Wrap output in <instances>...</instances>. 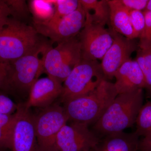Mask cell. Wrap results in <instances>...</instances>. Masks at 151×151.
Masks as SVG:
<instances>
[{
  "mask_svg": "<svg viewBox=\"0 0 151 151\" xmlns=\"http://www.w3.org/2000/svg\"><path fill=\"white\" fill-rule=\"evenodd\" d=\"M54 13L52 18L63 17L72 13L78 8L80 2L78 0H52Z\"/></svg>",
  "mask_w": 151,
  "mask_h": 151,
  "instance_id": "7402d4cb",
  "label": "cell"
},
{
  "mask_svg": "<svg viewBox=\"0 0 151 151\" xmlns=\"http://www.w3.org/2000/svg\"><path fill=\"white\" fill-rule=\"evenodd\" d=\"M114 83L118 94L145 89V82L142 72L136 60L126 61L115 73Z\"/></svg>",
  "mask_w": 151,
  "mask_h": 151,
  "instance_id": "5bb4252c",
  "label": "cell"
},
{
  "mask_svg": "<svg viewBox=\"0 0 151 151\" xmlns=\"http://www.w3.org/2000/svg\"><path fill=\"white\" fill-rule=\"evenodd\" d=\"M139 137L123 132L106 135L92 151H139Z\"/></svg>",
  "mask_w": 151,
  "mask_h": 151,
  "instance_id": "9a60e30c",
  "label": "cell"
},
{
  "mask_svg": "<svg viewBox=\"0 0 151 151\" xmlns=\"http://www.w3.org/2000/svg\"><path fill=\"white\" fill-rule=\"evenodd\" d=\"M12 139V151H39L35 128L34 116L24 104L18 105Z\"/></svg>",
  "mask_w": 151,
  "mask_h": 151,
  "instance_id": "7c38bea8",
  "label": "cell"
},
{
  "mask_svg": "<svg viewBox=\"0 0 151 151\" xmlns=\"http://www.w3.org/2000/svg\"><path fill=\"white\" fill-rule=\"evenodd\" d=\"M85 23L86 14L80 3L78 8L66 16L52 18L46 22H33V26L39 35L58 44L75 37L83 29Z\"/></svg>",
  "mask_w": 151,
  "mask_h": 151,
  "instance_id": "ba28073f",
  "label": "cell"
},
{
  "mask_svg": "<svg viewBox=\"0 0 151 151\" xmlns=\"http://www.w3.org/2000/svg\"><path fill=\"white\" fill-rule=\"evenodd\" d=\"M139 150L140 151H151V134L139 141Z\"/></svg>",
  "mask_w": 151,
  "mask_h": 151,
  "instance_id": "f1b7e54d",
  "label": "cell"
},
{
  "mask_svg": "<svg viewBox=\"0 0 151 151\" xmlns=\"http://www.w3.org/2000/svg\"><path fill=\"white\" fill-rule=\"evenodd\" d=\"M86 13V20L95 24L104 26L110 22V9L108 1L81 0L79 1Z\"/></svg>",
  "mask_w": 151,
  "mask_h": 151,
  "instance_id": "e0dca14e",
  "label": "cell"
},
{
  "mask_svg": "<svg viewBox=\"0 0 151 151\" xmlns=\"http://www.w3.org/2000/svg\"><path fill=\"white\" fill-rule=\"evenodd\" d=\"M8 64L0 62V90L6 92Z\"/></svg>",
  "mask_w": 151,
  "mask_h": 151,
  "instance_id": "83f0119b",
  "label": "cell"
},
{
  "mask_svg": "<svg viewBox=\"0 0 151 151\" xmlns=\"http://www.w3.org/2000/svg\"><path fill=\"white\" fill-rule=\"evenodd\" d=\"M16 114H0V150H12L13 132Z\"/></svg>",
  "mask_w": 151,
  "mask_h": 151,
  "instance_id": "d6986e66",
  "label": "cell"
},
{
  "mask_svg": "<svg viewBox=\"0 0 151 151\" xmlns=\"http://www.w3.org/2000/svg\"><path fill=\"white\" fill-rule=\"evenodd\" d=\"M4 92L0 90V114L12 115L16 112L18 105Z\"/></svg>",
  "mask_w": 151,
  "mask_h": 151,
  "instance_id": "d4e9b609",
  "label": "cell"
},
{
  "mask_svg": "<svg viewBox=\"0 0 151 151\" xmlns=\"http://www.w3.org/2000/svg\"><path fill=\"white\" fill-rule=\"evenodd\" d=\"M143 89L118 94L94 123V130L106 136L132 127L143 105Z\"/></svg>",
  "mask_w": 151,
  "mask_h": 151,
  "instance_id": "7a4b0ae2",
  "label": "cell"
},
{
  "mask_svg": "<svg viewBox=\"0 0 151 151\" xmlns=\"http://www.w3.org/2000/svg\"><path fill=\"white\" fill-rule=\"evenodd\" d=\"M145 10L151 11V0H149Z\"/></svg>",
  "mask_w": 151,
  "mask_h": 151,
  "instance_id": "f546056e",
  "label": "cell"
},
{
  "mask_svg": "<svg viewBox=\"0 0 151 151\" xmlns=\"http://www.w3.org/2000/svg\"><path fill=\"white\" fill-rule=\"evenodd\" d=\"M33 26L10 17L0 31V62L9 64L45 44Z\"/></svg>",
  "mask_w": 151,
  "mask_h": 151,
  "instance_id": "3957f363",
  "label": "cell"
},
{
  "mask_svg": "<svg viewBox=\"0 0 151 151\" xmlns=\"http://www.w3.org/2000/svg\"><path fill=\"white\" fill-rule=\"evenodd\" d=\"M88 126L74 122L65 124L57 136V151H92L100 140Z\"/></svg>",
  "mask_w": 151,
  "mask_h": 151,
  "instance_id": "30bf717a",
  "label": "cell"
},
{
  "mask_svg": "<svg viewBox=\"0 0 151 151\" xmlns=\"http://www.w3.org/2000/svg\"><path fill=\"white\" fill-rule=\"evenodd\" d=\"M118 95L114 83L104 79L94 90L64 103L68 121L89 125L95 123Z\"/></svg>",
  "mask_w": 151,
  "mask_h": 151,
  "instance_id": "6da1fadb",
  "label": "cell"
},
{
  "mask_svg": "<svg viewBox=\"0 0 151 151\" xmlns=\"http://www.w3.org/2000/svg\"><path fill=\"white\" fill-rule=\"evenodd\" d=\"M29 9L33 17V22L47 21L54 15V6L50 0L29 1Z\"/></svg>",
  "mask_w": 151,
  "mask_h": 151,
  "instance_id": "ffe728a7",
  "label": "cell"
},
{
  "mask_svg": "<svg viewBox=\"0 0 151 151\" xmlns=\"http://www.w3.org/2000/svg\"><path fill=\"white\" fill-rule=\"evenodd\" d=\"M62 83L54 78L47 76L39 78L30 89L28 99L25 107L45 108L52 105L53 102L62 94Z\"/></svg>",
  "mask_w": 151,
  "mask_h": 151,
  "instance_id": "4fadbf2b",
  "label": "cell"
},
{
  "mask_svg": "<svg viewBox=\"0 0 151 151\" xmlns=\"http://www.w3.org/2000/svg\"><path fill=\"white\" fill-rule=\"evenodd\" d=\"M42 58L44 72L62 83L82 59L79 40L73 37L55 47L50 46Z\"/></svg>",
  "mask_w": 151,
  "mask_h": 151,
  "instance_id": "5b68a950",
  "label": "cell"
},
{
  "mask_svg": "<svg viewBox=\"0 0 151 151\" xmlns=\"http://www.w3.org/2000/svg\"><path fill=\"white\" fill-rule=\"evenodd\" d=\"M50 46L45 43L32 52L9 63L6 92L29 93L33 84L44 72L43 55L40 58V55Z\"/></svg>",
  "mask_w": 151,
  "mask_h": 151,
  "instance_id": "277c9868",
  "label": "cell"
},
{
  "mask_svg": "<svg viewBox=\"0 0 151 151\" xmlns=\"http://www.w3.org/2000/svg\"><path fill=\"white\" fill-rule=\"evenodd\" d=\"M81 58L88 60H102L113 42L110 30L104 26L86 20L85 26L79 33Z\"/></svg>",
  "mask_w": 151,
  "mask_h": 151,
  "instance_id": "9c48e42d",
  "label": "cell"
},
{
  "mask_svg": "<svg viewBox=\"0 0 151 151\" xmlns=\"http://www.w3.org/2000/svg\"><path fill=\"white\" fill-rule=\"evenodd\" d=\"M112 29L130 39L137 38L130 21L129 11L120 0L108 1Z\"/></svg>",
  "mask_w": 151,
  "mask_h": 151,
  "instance_id": "2e32d148",
  "label": "cell"
},
{
  "mask_svg": "<svg viewBox=\"0 0 151 151\" xmlns=\"http://www.w3.org/2000/svg\"><path fill=\"white\" fill-rule=\"evenodd\" d=\"M130 21L137 38H140L145 27V17L142 11H129Z\"/></svg>",
  "mask_w": 151,
  "mask_h": 151,
  "instance_id": "cb8c5ba5",
  "label": "cell"
},
{
  "mask_svg": "<svg viewBox=\"0 0 151 151\" xmlns=\"http://www.w3.org/2000/svg\"><path fill=\"white\" fill-rule=\"evenodd\" d=\"M136 131L139 137H143L151 134V101L143 105L136 119Z\"/></svg>",
  "mask_w": 151,
  "mask_h": 151,
  "instance_id": "44dd1931",
  "label": "cell"
},
{
  "mask_svg": "<svg viewBox=\"0 0 151 151\" xmlns=\"http://www.w3.org/2000/svg\"><path fill=\"white\" fill-rule=\"evenodd\" d=\"M68 121L63 107L57 105L44 108L37 116H34L39 151H58L55 145L57 136Z\"/></svg>",
  "mask_w": 151,
  "mask_h": 151,
  "instance_id": "52a82bcc",
  "label": "cell"
},
{
  "mask_svg": "<svg viewBox=\"0 0 151 151\" xmlns=\"http://www.w3.org/2000/svg\"><path fill=\"white\" fill-rule=\"evenodd\" d=\"M124 6L129 11L145 10L149 0H120Z\"/></svg>",
  "mask_w": 151,
  "mask_h": 151,
  "instance_id": "484cf974",
  "label": "cell"
},
{
  "mask_svg": "<svg viewBox=\"0 0 151 151\" xmlns=\"http://www.w3.org/2000/svg\"><path fill=\"white\" fill-rule=\"evenodd\" d=\"M106 79L97 60L81 59L65 79L60 98L63 103L87 94Z\"/></svg>",
  "mask_w": 151,
  "mask_h": 151,
  "instance_id": "8992f818",
  "label": "cell"
},
{
  "mask_svg": "<svg viewBox=\"0 0 151 151\" xmlns=\"http://www.w3.org/2000/svg\"><path fill=\"white\" fill-rule=\"evenodd\" d=\"M110 31L113 42L103 57L101 65L105 78L112 79L119 68L130 59L133 52L137 51L139 46L135 39L126 37L112 29Z\"/></svg>",
  "mask_w": 151,
  "mask_h": 151,
  "instance_id": "8fae6325",
  "label": "cell"
},
{
  "mask_svg": "<svg viewBox=\"0 0 151 151\" xmlns=\"http://www.w3.org/2000/svg\"></svg>",
  "mask_w": 151,
  "mask_h": 151,
  "instance_id": "4dcf8cb0",
  "label": "cell"
},
{
  "mask_svg": "<svg viewBox=\"0 0 151 151\" xmlns=\"http://www.w3.org/2000/svg\"><path fill=\"white\" fill-rule=\"evenodd\" d=\"M11 11L12 17L20 20L29 12L26 2L23 0H5Z\"/></svg>",
  "mask_w": 151,
  "mask_h": 151,
  "instance_id": "603a6c76",
  "label": "cell"
},
{
  "mask_svg": "<svg viewBox=\"0 0 151 151\" xmlns=\"http://www.w3.org/2000/svg\"><path fill=\"white\" fill-rule=\"evenodd\" d=\"M11 16L10 10L5 0H0V31L7 24Z\"/></svg>",
  "mask_w": 151,
  "mask_h": 151,
  "instance_id": "4316f807",
  "label": "cell"
},
{
  "mask_svg": "<svg viewBox=\"0 0 151 151\" xmlns=\"http://www.w3.org/2000/svg\"><path fill=\"white\" fill-rule=\"evenodd\" d=\"M135 60L142 72L148 97L151 99V46H139Z\"/></svg>",
  "mask_w": 151,
  "mask_h": 151,
  "instance_id": "ac0fdd59",
  "label": "cell"
}]
</instances>
